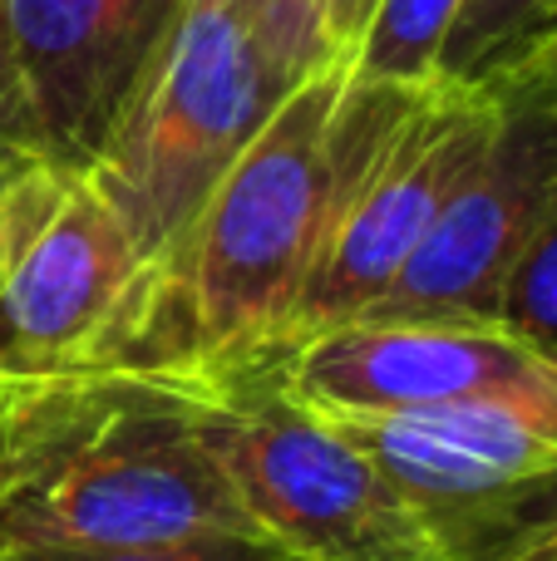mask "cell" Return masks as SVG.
<instances>
[{
	"mask_svg": "<svg viewBox=\"0 0 557 561\" xmlns=\"http://www.w3.org/2000/svg\"><path fill=\"white\" fill-rule=\"evenodd\" d=\"M252 20L262 30V45L292 79H306L336 59L326 49V0H247Z\"/></svg>",
	"mask_w": 557,
	"mask_h": 561,
	"instance_id": "cell-14",
	"label": "cell"
},
{
	"mask_svg": "<svg viewBox=\"0 0 557 561\" xmlns=\"http://www.w3.org/2000/svg\"><path fill=\"white\" fill-rule=\"evenodd\" d=\"M371 10L375 0H326V49L331 55H355Z\"/></svg>",
	"mask_w": 557,
	"mask_h": 561,
	"instance_id": "cell-15",
	"label": "cell"
},
{
	"mask_svg": "<svg viewBox=\"0 0 557 561\" xmlns=\"http://www.w3.org/2000/svg\"><path fill=\"white\" fill-rule=\"evenodd\" d=\"M257 369L316 414H424L464 404L557 414V369L484 320H345L276 350Z\"/></svg>",
	"mask_w": 557,
	"mask_h": 561,
	"instance_id": "cell-9",
	"label": "cell"
},
{
	"mask_svg": "<svg viewBox=\"0 0 557 561\" xmlns=\"http://www.w3.org/2000/svg\"><path fill=\"white\" fill-rule=\"evenodd\" d=\"M296 84L302 79L262 45L247 0H187L158 65L89 168L134 232L144 266L187 232L217 178Z\"/></svg>",
	"mask_w": 557,
	"mask_h": 561,
	"instance_id": "cell-3",
	"label": "cell"
},
{
	"mask_svg": "<svg viewBox=\"0 0 557 561\" xmlns=\"http://www.w3.org/2000/svg\"><path fill=\"white\" fill-rule=\"evenodd\" d=\"M336 55L272 108L187 232L138 272L94 359L178 379H232L286 335L336 213Z\"/></svg>",
	"mask_w": 557,
	"mask_h": 561,
	"instance_id": "cell-1",
	"label": "cell"
},
{
	"mask_svg": "<svg viewBox=\"0 0 557 561\" xmlns=\"http://www.w3.org/2000/svg\"><path fill=\"white\" fill-rule=\"evenodd\" d=\"M30 163H39V158H35V153H25L20 144H10V138L0 134V207H5V193L15 187V178L25 173Z\"/></svg>",
	"mask_w": 557,
	"mask_h": 561,
	"instance_id": "cell-16",
	"label": "cell"
},
{
	"mask_svg": "<svg viewBox=\"0 0 557 561\" xmlns=\"http://www.w3.org/2000/svg\"><path fill=\"white\" fill-rule=\"evenodd\" d=\"M0 561H302L276 537L257 527H207V533L158 537V542L128 547H39V552H10Z\"/></svg>",
	"mask_w": 557,
	"mask_h": 561,
	"instance_id": "cell-12",
	"label": "cell"
},
{
	"mask_svg": "<svg viewBox=\"0 0 557 561\" xmlns=\"http://www.w3.org/2000/svg\"><path fill=\"white\" fill-rule=\"evenodd\" d=\"M493 325L557 369V217L528 242L519 266L503 280Z\"/></svg>",
	"mask_w": 557,
	"mask_h": 561,
	"instance_id": "cell-13",
	"label": "cell"
},
{
	"mask_svg": "<svg viewBox=\"0 0 557 561\" xmlns=\"http://www.w3.org/2000/svg\"><path fill=\"white\" fill-rule=\"evenodd\" d=\"M187 0H0V134L94 168Z\"/></svg>",
	"mask_w": 557,
	"mask_h": 561,
	"instance_id": "cell-6",
	"label": "cell"
},
{
	"mask_svg": "<svg viewBox=\"0 0 557 561\" xmlns=\"http://www.w3.org/2000/svg\"><path fill=\"white\" fill-rule=\"evenodd\" d=\"M557 59V0H464L434 59L454 89H499Z\"/></svg>",
	"mask_w": 557,
	"mask_h": 561,
	"instance_id": "cell-10",
	"label": "cell"
},
{
	"mask_svg": "<svg viewBox=\"0 0 557 561\" xmlns=\"http://www.w3.org/2000/svg\"><path fill=\"white\" fill-rule=\"evenodd\" d=\"M138 272L144 252L94 178L30 163L0 207V369L94 359Z\"/></svg>",
	"mask_w": 557,
	"mask_h": 561,
	"instance_id": "cell-5",
	"label": "cell"
},
{
	"mask_svg": "<svg viewBox=\"0 0 557 561\" xmlns=\"http://www.w3.org/2000/svg\"><path fill=\"white\" fill-rule=\"evenodd\" d=\"M499 118L479 163L380 300L355 320H484L503 280L557 217V59L499 84Z\"/></svg>",
	"mask_w": 557,
	"mask_h": 561,
	"instance_id": "cell-7",
	"label": "cell"
},
{
	"mask_svg": "<svg viewBox=\"0 0 557 561\" xmlns=\"http://www.w3.org/2000/svg\"><path fill=\"white\" fill-rule=\"evenodd\" d=\"M464 0H375L355 45V75L434 84V59Z\"/></svg>",
	"mask_w": 557,
	"mask_h": 561,
	"instance_id": "cell-11",
	"label": "cell"
},
{
	"mask_svg": "<svg viewBox=\"0 0 557 561\" xmlns=\"http://www.w3.org/2000/svg\"><path fill=\"white\" fill-rule=\"evenodd\" d=\"M187 385L203 444L257 533L302 561H450L400 483L272 375Z\"/></svg>",
	"mask_w": 557,
	"mask_h": 561,
	"instance_id": "cell-4",
	"label": "cell"
},
{
	"mask_svg": "<svg viewBox=\"0 0 557 561\" xmlns=\"http://www.w3.org/2000/svg\"><path fill=\"white\" fill-rule=\"evenodd\" d=\"M252 527L178 375L0 369V557Z\"/></svg>",
	"mask_w": 557,
	"mask_h": 561,
	"instance_id": "cell-2",
	"label": "cell"
},
{
	"mask_svg": "<svg viewBox=\"0 0 557 561\" xmlns=\"http://www.w3.org/2000/svg\"><path fill=\"white\" fill-rule=\"evenodd\" d=\"M493 118H499L493 89H454L440 79L424 89L410 118L395 128V138L375 153L355 193L345 197L276 350L365 316L390 290V280L440 222L444 203L479 163Z\"/></svg>",
	"mask_w": 557,
	"mask_h": 561,
	"instance_id": "cell-8",
	"label": "cell"
}]
</instances>
